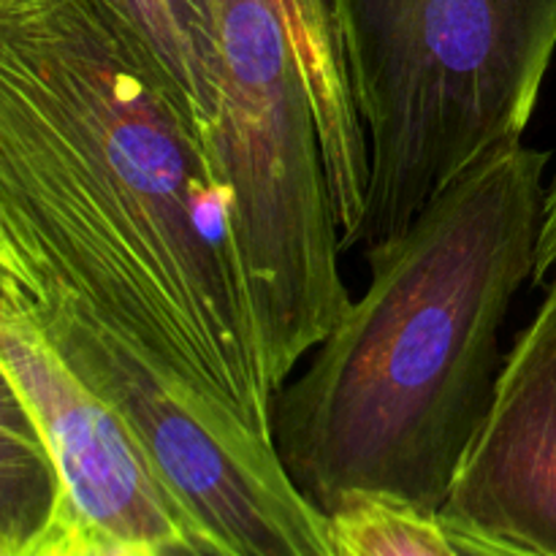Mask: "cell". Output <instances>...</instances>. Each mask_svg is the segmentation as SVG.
Instances as JSON below:
<instances>
[{
  "mask_svg": "<svg viewBox=\"0 0 556 556\" xmlns=\"http://www.w3.org/2000/svg\"><path fill=\"white\" fill-rule=\"evenodd\" d=\"M0 261L275 440L212 152L103 0H0Z\"/></svg>",
  "mask_w": 556,
  "mask_h": 556,
  "instance_id": "obj_1",
  "label": "cell"
},
{
  "mask_svg": "<svg viewBox=\"0 0 556 556\" xmlns=\"http://www.w3.org/2000/svg\"><path fill=\"white\" fill-rule=\"evenodd\" d=\"M548 161L503 147L367 248V291L275 402L282 465L320 514L353 497L440 514L492 402L510 302L535 275Z\"/></svg>",
  "mask_w": 556,
  "mask_h": 556,
  "instance_id": "obj_2",
  "label": "cell"
},
{
  "mask_svg": "<svg viewBox=\"0 0 556 556\" xmlns=\"http://www.w3.org/2000/svg\"><path fill=\"white\" fill-rule=\"evenodd\" d=\"M369 155L358 244L400 237L519 144L556 52V0H329Z\"/></svg>",
  "mask_w": 556,
  "mask_h": 556,
  "instance_id": "obj_3",
  "label": "cell"
},
{
  "mask_svg": "<svg viewBox=\"0 0 556 556\" xmlns=\"http://www.w3.org/2000/svg\"><path fill=\"white\" fill-rule=\"evenodd\" d=\"M220 96L210 152L277 391L351 304L313 101L266 0H217Z\"/></svg>",
  "mask_w": 556,
  "mask_h": 556,
  "instance_id": "obj_4",
  "label": "cell"
},
{
  "mask_svg": "<svg viewBox=\"0 0 556 556\" xmlns=\"http://www.w3.org/2000/svg\"><path fill=\"white\" fill-rule=\"evenodd\" d=\"M0 293L128 424L201 546L217 556H337L329 516L293 483L275 440L157 367L41 271L0 261Z\"/></svg>",
  "mask_w": 556,
  "mask_h": 556,
  "instance_id": "obj_5",
  "label": "cell"
},
{
  "mask_svg": "<svg viewBox=\"0 0 556 556\" xmlns=\"http://www.w3.org/2000/svg\"><path fill=\"white\" fill-rule=\"evenodd\" d=\"M0 372L36 413L71 516L92 552L199 543L128 424L63 362L41 326L9 293H0Z\"/></svg>",
  "mask_w": 556,
  "mask_h": 556,
  "instance_id": "obj_6",
  "label": "cell"
},
{
  "mask_svg": "<svg viewBox=\"0 0 556 556\" xmlns=\"http://www.w3.org/2000/svg\"><path fill=\"white\" fill-rule=\"evenodd\" d=\"M440 521L556 556V280L505 353Z\"/></svg>",
  "mask_w": 556,
  "mask_h": 556,
  "instance_id": "obj_7",
  "label": "cell"
},
{
  "mask_svg": "<svg viewBox=\"0 0 556 556\" xmlns=\"http://www.w3.org/2000/svg\"><path fill=\"white\" fill-rule=\"evenodd\" d=\"M266 5L280 22L302 71L324 144L342 248H353L367 220L369 155L329 0H266Z\"/></svg>",
  "mask_w": 556,
  "mask_h": 556,
  "instance_id": "obj_8",
  "label": "cell"
},
{
  "mask_svg": "<svg viewBox=\"0 0 556 556\" xmlns=\"http://www.w3.org/2000/svg\"><path fill=\"white\" fill-rule=\"evenodd\" d=\"M0 556H98L76 527L63 478L36 413L3 380Z\"/></svg>",
  "mask_w": 556,
  "mask_h": 556,
  "instance_id": "obj_9",
  "label": "cell"
},
{
  "mask_svg": "<svg viewBox=\"0 0 556 556\" xmlns=\"http://www.w3.org/2000/svg\"><path fill=\"white\" fill-rule=\"evenodd\" d=\"M190 128L210 147L220 96V20L195 0H103Z\"/></svg>",
  "mask_w": 556,
  "mask_h": 556,
  "instance_id": "obj_10",
  "label": "cell"
},
{
  "mask_svg": "<svg viewBox=\"0 0 556 556\" xmlns=\"http://www.w3.org/2000/svg\"><path fill=\"white\" fill-rule=\"evenodd\" d=\"M331 521L337 556H462L438 514L386 497H353Z\"/></svg>",
  "mask_w": 556,
  "mask_h": 556,
  "instance_id": "obj_11",
  "label": "cell"
},
{
  "mask_svg": "<svg viewBox=\"0 0 556 556\" xmlns=\"http://www.w3.org/2000/svg\"><path fill=\"white\" fill-rule=\"evenodd\" d=\"M448 530L451 541H454L456 552L462 556H543L535 552H527V548L510 546V543L497 541V538H489L483 532L467 530V527H454L443 525Z\"/></svg>",
  "mask_w": 556,
  "mask_h": 556,
  "instance_id": "obj_12",
  "label": "cell"
},
{
  "mask_svg": "<svg viewBox=\"0 0 556 556\" xmlns=\"http://www.w3.org/2000/svg\"><path fill=\"white\" fill-rule=\"evenodd\" d=\"M101 556H217L195 541H174L161 546H139V548H114Z\"/></svg>",
  "mask_w": 556,
  "mask_h": 556,
  "instance_id": "obj_13",
  "label": "cell"
},
{
  "mask_svg": "<svg viewBox=\"0 0 556 556\" xmlns=\"http://www.w3.org/2000/svg\"><path fill=\"white\" fill-rule=\"evenodd\" d=\"M195 3H199L201 9L210 11L212 16H217V0H195ZM217 20H220V16H217Z\"/></svg>",
  "mask_w": 556,
  "mask_h": 556,
  "instance_id": "obj_14",
  "label": "cell"
},
{
  "mask_svg": "<svg viewBox=\"0 0 556 556\" xmlns=\"http://www.w3.org/2000/svg\"><path fill=\"white\" fill-rule=\"evenodd\" d=\"M552 199L556 201V172H554V179H552Z\"/></svg>",
  "mask_w": 556,
  "mask_h": 556,
  "instance_id": "obj_15",
  "label": "cell"
}]
</instances>
